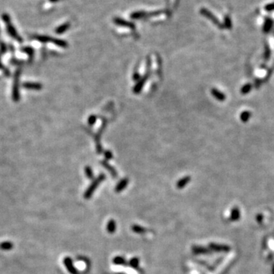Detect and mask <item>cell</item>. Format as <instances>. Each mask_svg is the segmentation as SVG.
I'll list each match as a JSON object with an SVG mask.
<instances>
[{
  "label": "cell",
  "instance_id": "18",
  "mask_svg": "<svg viewBox=\"0 0 274 274\" xmlns=\"http://www.w3.org/2000/svg\"><path fill=\"white\" fill-rule=\"evenodd\" d=\"M102 165H103V166H105V167L107 168V169L109 170V172H111V174H112V176L114 177V178H116V176H117V174H116V171H115V170L112 167H111V166L109 165L107 163V162H103Z\"/></svg>",
  "mask_w": 274,
  "mask_h": 274
},
{
  "label": "cell",
  "instance_id": "27",
  "mask_svg": "<svg viewBox=\"0 0 274 274\" xmlns=\"http://www.w3.org/2000/svg\"><path fill=\"white\" fill-rule=\"evenodd\" d=\"M117 274H124V273H117Z\"/></svg>",
  "mask_w": 274,
  "mask_h": 274
},
{
  "label": "cell",
  "instance_id": "22",
  "mask_svg": "<svg viewBox=\"0 0 274 274\" xmlns=\"http://www.w3.org/2000/svg\"><path fill=\"white\" fill-rule=\"evenodd\" d=\"M24 51L26 53H28L29 56H33V54H34V50H32V48L26 47V48H24Z\"/></svg>",
  "mask_w": 274,
  "mask_h": 274
},
{
  "label": "cell",
  "instance_id": "11",
  "mask_svg": "<svg viewBox=\"0 0 274 274\" xmlns=\"http://www.w3.org/2000/svg\"><path fill=\"white\" fill-rule=\"evenodd\" d=\"M69 27H70V24H69V23H66V24H63V25H60L56 29V33L58 34H63V33H64V32L66 31L69 29Z\"/></svg>",
  "mask_w": 274,
  "mask_h": 274
},
{
  "label": "cell",
  "instance_id": "2",
  "mask_svg": "<svg viewBox=\"0 0 274 274\" xmlns=\"http://www.w3.org/2000/svg\"><path fill=\"white\" fill-rule=\"evenodd\" d=\"M105 179V174H101V175L98 177L96 180H95L93 183H91V184L89 186V188H88L86 191L85 192V194H84V197H85V199H89L90 197L92 196L93 193L95 192V189L97 188V187L100 184L102 181Z\"/></svg>",
  "mask_w": 274,
  "mask_h": 274
},
{
  "label": "cell",
  "instance_id": "21",
  "mask_svg": "<svg viewBox=\"0 0 274 274\" xmlns=\"http://www.w3.org/2000/svg\"><path fill=\"white\" fill-rule=\"evenodd\" d=\"M96 120H97L96 116H95V115H91V116H89V120H88V121H89V125L95 124V122H96Z\"/></svg>",
  "mask_w": 274,
  "mask_h": 274
},
{
  "label": "cell",
  "instance_id": "13",
  "mask_svg": "<svg viewBox=\"0 0 274 274\" xmlns=\"http://www.w3.org/2000/svg\"><path fill=\"white\" fill-rule=\"evenodd\" d=\"M190 181V177H185V178H182V179H181L178 182L177 187H178L179 189L184 188L186 186V184H187Z\"/></svg>",
  "mask_w": 274,
  "mask_h": 274
},
{
  "label": "cell",
  "instance_id": "6",
  "mask_svg": "<svg viewBox=\"0 0 274 274\" xmlns=\"http://www.w3.org/2000/svg\"><path fill=\"white\" fill-rule=\"evenodd\" d=\"M148 79V75H145L144 77H142V79H139V82L135 86V88L133 89V92L136 93V94H138V93L140 92V91L142 90V89L143 88V85H144L145 82Z\"/></svg>",
  "mask_w": 274,
  "mask_h": 274
},
{
  "label": "cell",
  "instance_id": "26",
  "mask_svg": "<svg viewBox=\"0 0 274 274\" xmlns=\"http://www.w3.org/2000/svg\"><path fill=\"white\" fill-rule=\"evenodd\" d=\"M50 2H56V1H58V0H50Z\"/></svg>",
  "mask_w": 274,
  "mask_h": 274
},
{
  "label": "cell",
  "instance_id": "19",
  "mask_svg": "<svg viewBox=\"0 0 274 274\" xmlns=\"http://www.w3.org/2000/svg\"><path fill=\"white\" fill-rule=\"evenodd\" d=\"M139 259L137 257H134L132 258L130 261V266L132 267L133 269H137L139 266Z\"/></svg>",
  "mask_w": 274,
  "mask_h": 274
},
{
  "label": "cell",
  "instance_id": "9",
  "mask_svg": "<svg viewBox=\"0 0 274 274\" xmlns=\"http://www.w3.org/2000/svg\"><path fill=\"white\" fill-rule=\"evenodd\" d=\"M116 229V222H115L114 220L111 219V220L107 222V231H108L110 234H113V233L115 232Z\"/></svg>",
  "mask_w": 274,
  "mask_h": 274
},
{
  "label": "cell",
  "instance_id": "5",
  "mask_svg": "<svg viewBox=\"0 0 274 274\" xmlns=\"http://www.w3.org/2000/svg\"><path fill=\"white\" fill-rule=\"evenodd\" d=\"M114 22L116 24H117V25L123 26V27H127V28H132V29H134L135 28V24H133V23L127 22V21H126V20L124 19H122V18H114Z\"/></svg>",
  "mask_w": 274,
  "mask_h": 274
},
{
  "label": "cell",
  "instance_id": "1",
  "mask_svg": "<svg viewBox=\"0 0 274 274\" xmlns=\"http://www.w3.org/2000/svg\"><path fill=\"white\" fill-rule=\"evenodd\" d=\"M21 71L17 70L15 74V79L13 82V89H12V98L15 101H18L20 99L19 94V82Z\"/></svg>",
  "mask_w": 274,
  "mask_h": 274
},
{
  "label": "cell",
  "instance_id": "17",
  "mask_svg": "<svg viewBox=\"0 0 274 274\" xmlns=\"http://www.w3.org/2000/svg\"><path fill=\"white\" fill-rule=\"evenodd\" d=\"M36 39L41 43H48L50 41L52 42V40H53V38H50L48 36H37Z\"/></svg>",
  "mask_w": 274,
  "mask_h": 274
},
{
  "label": "cell",
  "instance_id": "10",
  "mask_svg": "<svg viewBox=\"0 0 274 274\" xmlns=\"http://www.w3.org/2000/svg\"><path fill=\"white\" fill-rule=\"evenodd\" d=\"M149 14H147L146 12H133L132 14H131L130 17L132 19H142V18H144L146 16H148Z\"/></svg>",
  "mask_w": 274,
  "mask_h": 274
},
{
  "label": "cell",
  "instance_id": "14",
  "mask_svg": "<svg viewBox=\"0 0 274 274\" xmlns=\"http://www.w3.org/2000/svg\"><path fill=\"white\" fill-rule=\"evenodd\" d=\"M132 230L134 232L138 233V234H144V233L146 232V229L142 226H139V225H132Z\"/></svg>",
  "mask_w": 274,
  "mask_h": 274
},
{
  "label": "cell",
  "instance_id": "7",
  "mask_svg": "<svg viewBox=\"0 0 274 274\" xmlns=\"http://www.w3.org/2000/svg\"><path fill=\"white\" fill-rule=\"evenodd\" d=\"M23 86L25 89H31V90H40L42 89V85L40 83L37 82H25Z\"/></svg>",
  "mask_w": 274,
  "mask_h": 274
},
{
  "label": "cell",
  "instance_id": "23",
  "mask_svg": "<svg viewBox=\"0 0 274 274\" xmlns=\"http://www.w3.org/2000/svg\"><path fill=\"white\" fill-rule=\"evenodd\" d=\"M0 69H2V70L4 71V73H5V74H6V75H9V71H8L7 69H5L4 66H3V65H2V62H1V59H0Z\"/></svg>",
  "mask_w": 274,
  "mask_h": 274
},
{
  "label": "cell",
  "instance_id": "8",
  "mask_svg": "<svg viewBox=\"0 0 274 274\" xmlns=\"http://www.w3.org/2000/svg\"><path fill=\"white\" fill-rule=\"evenodd\" d=\"M129 183V180L127 178H124V179L121 180L120 182L118 183V184L116 185V188H115V191L119 193V192L122 191L124 189L126 188L127 184Z\"/></svg>",
  "mask_w": 274,
  "mask_h": 274
},
{
  "label": "cell",
  "instance_id": "12",
  "mask_svg": "<svg viewBox=\"0 0 274 274\" xmlns=\"http://www.w3.org/2000/svg\"><path fill=\"white\" fill-rule=\"evenodd\" d=\"M13 244L10 241H4L0 244V249L3 250H9L12 248H13Z\"/></svg>",
  "mask_w": 274,
  "mask_h": 274
},
{
  "label": "cell",
  "instance_id": "24",
  "mask_svg": "<svg viewBox=\"0 0 274 274\" xmlns=\"http://www.w3.org/2000/svg\"><path fill=\"white\" fill-rule=\"evenodd\" d=\"M105 155L107 159H111L113 157V155L112 153H111V152H109V151H107Z\"/></svg>",
  "mask_w": 274,
  "mask_h": 274
},
{
  "label": "cell",
  "instance_id": "4",
  "mask_svg": "<svg viewBox=\"0 0 274 274\" xmlns=\"http://www.w3.org/2000/svg\"><path fill=\"white\" fill-rule=\"evenodd\" d=\"M63 262H64V264H65L66 267L68 270L69 273L71 274H79V272L77 271V270L75 269V266L73 265V260L70 257H66L63 260Z\"/></svg>",
  "mask_w": 274,
  "mask_h": 274
},
{
  "label": "cell",
  "instance_id": "3",
  "mask_svg": "<svg viewBox=\"0 0 274 274\" xmlns=\"http://www.w3.org/2000/svg\"><path fill=\"white\" fill-rule=\"evenodd\" d=\"M2 18H3V20H4L5 22H6V24H7V29H8V31L10 35L12 36V38H15V40H18V41H22V39L20 38V36L18 35V33L16 32L15 29L14 27L12 26V24L10 23V18L8 15H4Z\"/></svg>",
  "mask_w": 274,
  "mask_h": 274
},
{
  "label": "cell",
  "instance_id": "16",
  "mask_svg": "<svg viewBox=\"0 0 274 274\" xmlns=\"http://www.w3.org/2000/svg\"><path fill=\"white\" fill-rule=\"evenodd\" d=\"M126 260L122 257H116L113 260V263L116 265H124L126 264Z\"/></svg>",
  "mask_w": 274,
  "mask_h": 274
},
{
  "label": "cell",
  "instance_id": "20",
  "mask_svg": "<svg viewBox=\"0 0 274 274\" xmlns=\"http://www.w3.org/2000/svg\"><path fill=\"white\" fill-rule=\"evenodd\" d=\"M85 174H86V176L88 177V178H89V179H93L94 174H93L92 169H91L89 166H87L86 168H85Z\"/></svg>",
  "mask_w": 274,
  "mask_h": 274
},
{
  "label": "cell",
  "instance_id": "15",
  "mask_svg": "<svg viewBox=\"0 0 274 274\" xmlns=\"http://www.w3.org/2000/svg\"><path fill=\"white\" fill-rule=\"evenodd\" d=\"M52 43L56 44V45L59 46V47H66L68 46V43H66L65 40H63L53 39Z\"/></svg>",
  "mask_w": 274,
  "mask_h": 274
},
{
  "label": "cell",
  "instance_id": "25",
  "mask_svg": "<svg viewBox=\"0 0 274 274\" xmlns=\"http://www.w3.org/2000/svg\"><path fill=\"white\" fill-rule=\"evenodd\" d=\"M139 79H140V75H139V73H134V75H133V80H139Z\"/></svg>",
  "mask_w": 274,
  "mask_h": 274
}]
</instances>
